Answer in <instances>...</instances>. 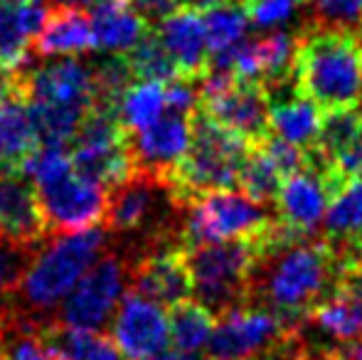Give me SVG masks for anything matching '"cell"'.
Here are the masks:
<instances>
[{
	"mask_svg": "<svg viewBox=\"0 0 362 360\" xmlns=\"http://www.w3.org/2000/svg\"><path fill=\"white\" fill-rule=\"evenodd\" d=\"M343 255L328 240H296L272 255L262 257L249 294L259 291L274 313L293 323L315 303L333 294L340 277Z\"/></svg>",
	"mask_w": 362,
	"mask_h": 360,
	"instance_id": "cell-1",
	"label": "cell"
},
{
	"mask_svg": "<svg viewBox=\"0 0 362 360\" xmlns=\"http://www.w3.org/2000/svg\"><path fill=\"white\" fill-rule=\"evenodd\" d=\"M293 84L323 111L358 109L362 101V40L343 28H315L296 40Z\"/></svg>",
	"mask_w": 362,
	"mask_h": 360,
	"instance_id": "cell-2",
	"label": "cell"
},
{
	"mask_svg": "<svg viewBox=\"0 0 362 360\" xmlns=\"http://www.w3.org/2000/svg\"><path fill=\"white\" fill-rule=\"evenodd\" d=\"M106 242L109 232L101 230V225L74 235H52L33 255L18 289L10 294L15 308L40 326L54 321L59 303L99 260Z\"/></svg>",
	"mask_w": 362,
	"mask_h": 360,
	"instance_id": "cell-3",
	"label": "cell"
},
{
	"mask_svg": "<svg viewBox=\"0 0 362 360\" xmlns=\"http://www.w3.org/2000/svg\"><path fill=\"white\" fill-rule=\"evenodd\" d=\"M23 173L35 182L49 235H74L106 220V187L76 173L64 149H37Z\"/></svg>",
	"mask_w": 362,
	"mask_h": 360,
	"instance_id": "cell-4",
	"label": "cell"
},
{
	"mask_svg": "<svg viewBox=\"0 0 362 360\" xmlns=\"http://www.w3.org/2000/svg\"><path fill=\"white\" fill-rule=\"evenodd\" d=\"M185 220L180 225V242L185 250L215 242H257L262 257L284 245V230L279 220L269 217L259 202L244 192L217 190L187 202Z\"/></svg>",
	"mask_w": 362,
	"mask_h": 360,
	"instance_id": "cell-5",
	"label": "cell"
},
{
	"mask_svg": "<svg viewBox=\"0 0 362 360\" xmlns=\"http://www.w3.org/2000/svg\"><path fill=\"white\" fill-rule=\"evenodd\" d=\"M249 144L205 116L192 114V144L185 158L173 168L165 185L177 207L217 190H234L239 185Z\"/></svg>",
	"mask_w": 362,
	"mask_h": 360,
	"instance_id": "cell-6",
	"label": "cell"
},
{
	"mask_svg": "<svg viewBox=\"0 0 362 360\" xmlns=\"http://www.w3.org/2000/svg\"><path fill=\"white\" fill-rule=\"evenodd\" d=\"M259 260L262 247L257 242H215L187 250L195 301L212 313H224L244 303Z\"/></svg>",
	"mask_w": 362,
	"mask_h": 360,
	"instance_id": "cell-7",
	"label": "cell"
},
{
	"mask_svg": "<svg viewBox=\"0 0 362 360\" xmlns=\"http://www.w3.org/2000/svg\"><path fill=\"white\" fill-rule=\"evenodd\" d=\"M69 146H72L69 158L76 173L106 190L136 175L129 134L111 111L91 106Z\"/></svg>",
	"mask_w": 362,
	"mask_h": 360,
	"instance_id": "cell-8",
	"label": "cell"
},
{
	"mask_svg": "<svg viewBox=\"0 0 362 360\" xmlns=\"http://www.w3.org/2000/svg\"><path fill=\"white\" fill-rule=\"evenodd\" d=\"M197 109L227 131L237 134L249 146L262 144L272 136L269 129L267 91L257 82H239L232 74L207 69L202 77Z\"/></svg>",
	"mask_w": 362,
	"mask_h": 360,
	"instance_id": "cell-9",
	"label": "cell"
},
{
	"mask_svg": "<svg viewBox=\"0 0 362 360\" xmlns=\"http://www.w3.org/2000/svg\"><path fill=\"white\" fill-rule=\"evenodd\" d=\"M126 281L129 269L119 257H99L59 303L54 321L84 331H101L119 308V301L126 294Z\"/></svg>",
	"mask_w": 362,
	"mask_h": 360,
	"instance_id": "cell-10",
	"label": "cell"
},
{
	"mask_svg": "<svg viewBox=\"0 0 362 360\" xmlns=\"http://www.w3.org/2000/svg\"><path fill=\"white\" fill-rule=\"evenodd\" d=\"M293 336V323L272 308L239 303L222 313L207 343L215 360H249Z\"/></svg>",
	"mask_w": 362,
	"mask_h": 360,
	"instance_id": "cell-11",
	"label": "cell"
},
{
	"mask_svg": "<svg viewBox=\"0 0 362 360\" xmlns=\"http://www.w3.org/2000/svg\"><path fill=\"white\" fill-rule=\"evenodd\" d=\"M18 84L28 101L67 106V109L89 111L94 106V74L91 64L74 57H59L47 64H25L15 72Z\"/></svg>",
	"mask_w": 362,
	"mask_h": 360,
	"instance_id": "cell-12",
	"label": "cell"
},
{
	"mask_svg": "<svg viewBox=\"0 0 362 360\" xmlns=\"http://www.w3.org/2000/svg\"><path fill=\"white\" fill-rule=\"evenodd\" d=\"M114 343L126 360H151L170 343V316L160 303L126 291L114 316Z\"/></svg>",
	"mask_w": 362,
	"mask_h": 360,
	"instance_id": "cell-13",
	"label": "cell"
},
{
	"mask_svg": "<svg viewBox=\"0 0 362 360\" xmlns=\"http://www.w3.org/2000/svg\"><path fill=\"white\" fill-rule=\"evenodd\" d=\"M192 144V116L165 111L158 121L139 134H129V149L136 173L165 182L177 163L185 158Z\"/></svg>",
	"mask_w": 362,
	"mask_h": 360,
	"instance_id": "cell-14",
	"label": "cell"
},
{
	"mask_svg": "<svg viewBox=\"0 0 362 360\" xmlns=\"http://www.w3.org/2000/svg\"><path fill=\"white\" fill-rule=\"evenodd\" d=\"M0 237L33 252L52 237L35 182L25 173L0 170Z\"/></svg>",
	"mask_w": 362,
	"mask_h": 360,
	"instance_id": "cell-15",
	"label": "cell"
},
{
	"mask_svg": "<svg viewBox=\"0 0 362 360\" xmlns=\"http://www.w3.org/2000/svg\"><path fill=\"white\" fill-rule=\"evenodd\" d=\"M131 291L160 303V306H177L192 296V279L187 269V250L180 242L151 247L148 255L136 262L129 272Z\"/></svg>",
	"mask_w": 362,
	"mask_h": 360,
	"instance_id": "cell-16",
	"label": "cell"
},
{
	"mask_svg": "<svg viewBox=\"0 0 362 360\" xmlns=\"http://www.w3.org/2000/svg\"><path fill=\"white\" fill-rule=\"evenodd\" d=\"M335 190V182L325 170L305 166L303 170L284 178L276 192V207L284 227L296 237H308L323 220L325 207Z\"/></svg>",
	"mask_w": 362,
	"mask_h": 360,
	"instance_id": "cell-17",
	"label": "cell"
},
{
	"mask_svg": "<svg viewBox=\"0 0 362 360\" xmlns=\"http://www.w3.org/2000/svg\"><path fill=\"white\" fill-rule=\"evenodd\" d=\"M153 35L175 62L180 79L202 82L207 67H210V50H207L202 10L185 8V5L175 8L158 23V30Z\"/></svg>",
	"mask_w": 362,
	"mask_h": 360,
	"instance_id": "cell-18",
	"label": "cell"
},
{
	"mask_svg": "<svg viewBox=\"0 0 362 360\" xmlns=\"http://www.w3.org/2000/svg\"><path fill=\"white\" fill-rule=\"evenodd\" d=\"M264 91L269 101V129L276 134V139L303 151L315 149L325 111L296 89L293 74L291 79L264 87Z\"/></svg>",
	"mask_w": 362,
	"mask_h": 360,
	"instance_id": "cell-19",
	"label": "cell"
},
{
	"mask_svg": "<svg viewBox=\"0 0 362 360\" xmlns=\"http://www.w3.org/2000/svg\"><path fill=\"white\" fill-rule=\"evenodd\" d=\"M165 182L151 178L146 173H136L131 180L111 187L109 207H106V232L126 235V232H141L146 227L158 230V207H160V192Z\"/></svg>",
	"mask_w": 362,
	"mask_h": 360,
	"instance_id": "cell-20",
	"label": "cell"
},
{
	"mask_svg": "<svg viewBox=\"0 0 362 360\" xmlns=\"http://www.w3.org/2000/svg\"><path fill=\"white\" fill-rule=\"evenodd\" d=\"M37 149L40 141L30 119L28 96L15 77V87L0 99V170L23 173L25 163L37 153Z\"/></svg>",
	"mask_w": 362,
	"mask_h": 360,
	"instance_id": "cell-21",
	"label": "cell"
},
{
	"mask_svg": "<svg viewBox=\"0 0 362 360\" xmlns=\"http://www.w3.org/2000/svg\"><path fill=\"white\" fill-rule=\"evenodd\" d=\"M47 5L42 0H28L18 5H0V72L15 74L30 64L33 40L40 33Z\"/></svg>",
	"mask_w": 362,
	"mask_h": 360,
	"instance_id": "cell-22",
	"label": "cell"
},
{
	"mask_svg": "<svg viewBox=\"0 0 362 360\" xmlns=\"http://www.w3.org/2000/svg\"><path fill=\"white\" fill-rule=\"evenodd\" d=\"M91 50H94L91 18L84 13V8H72V5H52L33 40V52L37 57H69Z\"/></svg>",
	"mask_w": 362,
	"mask_h": 360,
	"instance_id": "cell-23",
	"label": "cell"
},
{
	"mask_svg": "<svg viewBox=\"0 0 362 360\" xmlns=\"http://www.w3.org/2000/svg\"><path fill=\"white\" fill-rule=\"evenodd\" d=\"M89 18L94 50L106 54L131 52L151 33L146 18L134 8L131 0H96Z\"/></svg>",
	"mask_w": 362,
	"mask_h": 360,
	"instance_id": "cell-24",
	"label": "cell"
},
{
	"mask_svg": "<svg viewBox=\"0 0 362 360\" xmlns=\"http://www.w3.org/2000/svg\"><path fill=\"white\" fill-rule=\"evenodd\" d=\"M325 235L343 257L362 260V180H343L330 195L323 215Z\"/></svg>",
	"mask_w": 362,
	"mask_h": 360,
	"instance_id": "cell-25",
	"label": "cell"
},
{
	"mask_svg": "<svg viewBox=\"0 0 362 360\" xmlns=\"http://www.w3.org/2000/svg\"><path fill=\"white\" fill-rule=\"evenodd\" d=\"M40 338L54 360H126L114 338L101 331H84L49 321L40 328Z\"/></svg>",
	"mask_w": 362,
	"mask_h": 360,
	"instance_id": "cell-26",
	"label": "cell"
},
{
	"mask_svg": "<svg viewBox=\"0 0 362 360\" xmlns=\"http://www.w3.org/2000/svg\"><path fill=\"white\" fill-rule=\"evenodd\" d=\"M168 111V87L163 82H139L124 91L116 119L126 134H139Z\"/></svg>",
	"mask_w": 362,
	"mask_h": 360,
	"instance_id": "cell-27",
	"label": "cell"
},
{
	"mask_svg": "<svg viewBox=\"0 0 362 360\" xmlns=\"http://www.w3.org/2000/svg\"><path fill=\"white\" fill-rule=\"evenodd\" d=\"M215 313L200 301H187L173 306L170 313V343L177 353L195 356L210 343L212 331H215Z\"/></svg>",
	"mask_w": 362,
	"mask_h": 360,
	"instance_id": "cell-28",
	"label": "cell"
},
{
	"mask_svg": "<svg viewBox=\"0 0 362 360\" xmlns=\"http://www.w3.org/2000/svg\"><path fill=\"white\" fill-rule=\"evenodd\" d=\"M202 23H205L207 50L215 57L244 42V35L249 30V15L239 0H222V3L205 8Z\"/></svg>",
	"mask_w": 362,
	"mask_h": 360,
	"instance_id": "cell-29",
	"label": "cell"
},
{
	"mask_svg": "<svg viewBox=\"0 0 362 360\" xmlns=\"http://www.w3.org/2000/svg\"><path fill=\"white\" fill-rule=\"evenodd\" d=\"M284 182V173L276 168L272 156L264 151L262 144L249 146V153L244 158L242 173H239V187L247 197H252L259 205L276 200V192Z\"/></svg>",
	"mask_w": 362,
	"mask_h": 360,
	"instance_id": "cell-30",
	"label": "cell"
},
{
	"mask_svg": "<svg viewBox=\"0 0 362 360\" xmlns=\"http://www.w3.org/2000/svg\"><path fill=\"white\" fill-rule=\"evenodd\" d=\"M126 62L131 67V74L139 82H163L170 84L175 79H180L175 62L170 59V54L163 50V45L158 42V37L153 33H148L131 52L124 54Z\"/></svg>",
	"mask_w": 362,
	"mask_h": 360,
	"instance_id": "cell-31",
	"label": "cell"
},
{
	"mask_svg": "<svg viewBox=\"0 0 362 360\" xmlns=\"http://www.w3.org/2000/svg\"><path fill=\"white\" fill-rule=\"evenodd\" d=\"M362 136V111L360 109H338L325 111L320 126L318 146L315 149L333 163L343 151H348Z\"/></svg>",
	"mask_w": 362,
	"mask_h": 360,
	"instance_id": "cell-32",
	"label": "cell"
},
{
	"mask_svg": "<svg viewBox=\"0 0 362 360\" xmlns=\"http://www.w3.org/2000/svg\"><path fill=\"white\" fill-rule=\"evenodd\" d=\"M310 316L315 318L320 328L330 336L340 338V341H348V338H358L360 336V326L358 318H355L350 303L345 301V296H340L333 289V294L323 298L320 303H315Z\"/></svg>",
	"mask_w": 362,
	"mask_h": 360,
	"instance_id": "cell-33",
	"label": "cell"
},
{
	"mask_svg": "<svg viewBox=\"0 0 362 360\" xmlns=\"http://www.w3.org/2000/svg\"><path fill=\"white\" fill-rule=\"evenodd\" d=\"M303 3H308V0H242L249 23H254L262 30L284 28L293 20V15L298 13Z\"/></svg>",
	"mask_w": 362,
	"mask_h": 360,
	"instance_id": "cell-34",
	"label": "cell"
},
{
	"mask_svg": "<svg viewBox=\"0 0 362 360\" xmlns=\"http://www.w3.org/2000/svg\"><path fill=\"white\" fill-rule=\"evenodd\" d=\"M33 250H23L0 237V294H13L33 260Z\"/></svg>",
	"mask_w": 362,
	"mask_h": 360,
	"instance_id": "cell-35",
	"label": "cell"
},
{
	"mask_svg": "<svg viewBox=\"0 0 362 360\" xmlns=\"http://www.w3.org/2000/svg\"><path fill=\"white\" fill-rule=\"evenodd\" d=\"M315 13L330 28H362V0H310Z\"/></svg>",
	"mask_w": 362,
	"mask_h": 360,
	"instance_id": "cell-36",
	"label": "cell"
},
{
	"mask_svg": "<svg viewBox=\"0 0 362 360\" xmlns=\"http://www.w3.org/2000/svg\"><path fill=\"white\" fill-rule=\"evenodd\" d=\"M333 173L338 185L343 180H362V136L333 161Z\"/></svg>",
	"mask_w": 362,
	"mask_h": 360,
	"instance_id": "cell-37",
	"label": "cell"
},
{
	"mask_svg": "<svg viewBox=\"0 0 362 360\" xmlns=\"http://www.w3.org/2000/svg\"><path fill=\"white\" fill-rule=\"evenodd\" d=\"M134 8L146 18V23H160L177 8V0H131Z\"/></svg>",
	"mask_w": 362,
	"mask_h": 360,
	"instance_id": "cell-38",
	"label": "cell"
},
{
	"mask_svg": "<svg viewBox=\"0 0 362 360\" xmlns=\"http://www.w3.org/2000/svg\"><path fill=\"white\" fill-rule=\"evenodd\" d=\"M249 360H303V348L296 343V338L291 336L286 341H281L279 346L269 348V351L259 353V356L249 358Z\"/></svg>",
	"mask_w": 362,
	"mask_h": 360,
	"instance_id": "cell-39",
	"label": "cell"
},
{
	"mask_svg": "<svg viewBox=\"0 0 362 360\" xmlns=\"http://www.w3.org/2000/svg\"><path fill=\"white\" fill-rule=\"evenodd\" d=\"M333 353L338 360H362V336L343 341L338 348H333Z\"/></svg>",
	"mask_w": 362,
	"mask_h": 360,
	"instance_id": "cell-40",
	"label": "cell"
},
{
	"mask_svg": "<svg viewBox=\"0 0 362 360\" xmlns=\"http://www.w3.org/2000/svg\"><path fill=\"white\" fill-rule=\"evenodd\" d=\"M177 3L185 5V8L205 10V8H210V5H215V3H222V0H177Z\"/></svg>",
	"mask_w": 362,
	"mask_h": 360,
	"instance_id": "cell-41",
	"label": "cell"
},
{
	"mask_svg": "<svg viewBox=\"0 0 362 360\" xmlns=\"http://www.w3.org/2000/svg\"><path fill=\"white\" fill-rule=\"evenodd\" d=\"M303 360H338L333 351H318V353H303Z\"/></svg>",
	"mask_w": 362,
	"mask_h": 360,
	"instance_id": "cell-42",
	"label": "cell"
},
{
	"mask_svg": "<svg viewBox=\"0 0 362 360\" xmlns=\"http://www.w3.org/2000/svg\"><path fill=\"white\" fill-rule=\"evenodd\" d=\"M52 5H72V8H84L89 3H96V0H49Z\"/></svg>",
	"mask_w": 362,
	"mask_h": 360,
	"instance_id": "cell-43",
	"label": "cell"
},
{
	"mask_svg": "<svg viewBox=\"0 0 362 360\" xmlns=\"http://www.w3.org/2000/svg\"><path fill=\"white\" fill-rule=\"evenodd\" d=\"M151 360H195L192 356H185V353H160V356L151 358Z\"/></svg>",
	"mask_w": 362,
	"mask_h": 360,
	"instance_id": "cell-44",
	"label": "cell"
},
{
	"mask_svg": "<svg viewBox=\"0 0 362 360\" xmlns=\"http://www.w3.org/2000/svg\"><path fill=\"white\" fill-rule=\"evenodd\" d=\"M18 3H28V0H0V5H18Z\"/></svg>",
	"mask_w": 362,
	"mask_h": 360,
	"instance_id": "cell-45",
	"label": "cell"
},
{
	"mask_svg": "<svg viewBox=\"0 0 362 360\" xmlns=\"http://www.w3.org/2000/svg\"><path fill=\"white\" fill-rule=\"evenodd\" d=\"M212 360H215V358H212Z\"/></svg>",
	"mask_w": 362,
	"mask_h": 360,
	"instance_id": "cell-46",
	"label": "cell"
}]
</instances>
